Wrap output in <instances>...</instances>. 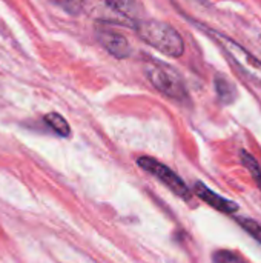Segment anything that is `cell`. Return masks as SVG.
Returning <instances> with one entry per match:
<instances>
[{
    "instance_id": "obj_4",
    "label": "cell",
    "mask_w": 261,
    "mask_h": 263,
    "mask_svg": "<svg viewBox=\"0 0 261 263\" xmlns=\"http://www.w3.org/2000/svg\"><path fill=\"white\" fill-rule=\"evenodd\" d=\"M137 163L140 168H143L145 171H148L151 176H154L155 179H158L160 182H163L174 194H177L178 197L189 200L192 196V191L189 190V186L185 183V180L175 174L169 166L163 165L162 162H158L154 157H148V156H142L137 159Z\"/></svg>"
},
{
    "instance_id": "obj_2",
    "label": "cell",
    "mask_w": 261,
    "mask_h": 263,
    "mask_svg": "<svg viewBox=\"0 0 261 263\" xmlns=\"http://www.w3.org/2000/svg\"><path fill=\"white\" fill-rule=\"evenodd\" d=\"M203 31H206L225 51V54L229 57L231 63L252 83H255L258 88H261V62L251 54L245 46H242L240 43H237L235 40H232L231 37L209 29V28H203Z\"/></svg>"
},
{
    "instance_id": "obj_9",
    "label": "cell",
    "mask_w": 261,
    "mask_h": 263,
    "mask_svg": "<svg viewBox=\"0 0 261 263\" xmlns=\"http://www.w3.org/2000/svg\"><path fill=\"white\" fill-rule=\"evenodd\" d=\"M240 159H242V163L245 165V168L251 173V176L255 180L257 186L261 190V168L260 165H258V162H257V159L254 156H251L245 149L240 151Z\"/></svg>"
},
{
    "instance_id": "obj_8",
    "label": "cell",
    "mask_w": 261,
    "mask_h": 263,
    "mask_svg": "<svg viewBox=\"0 0 261 263\" xmlns=\"http://www.w3.org/2000/svg\"><path fill=\"white\" fill-rule=\"evenodd\" d=\"M45 123L60 137H68L71 134V128L69 123L66 122V119L63 116H60L58 112H49L43 117Z\"/></svg>"
},
{
    "instance_id": "obj_6",
    "label": "cell",
    "mask_w": 261,
    "mask_h": 263,
    "mask_svg": "<svg viewBox=\"0 0 261 263\" xmlns=\"http://www.w3.org/2000/svg\"><path fill=\"white\" fill-rule=\"evenodd\" d=\"M194 193L197 194L198 199H202L205 203H208L209 206H212L214 210L223 213V214H234L238 211V205L229 199H225L223 196L214 193L211 188H208L205 183L197 182L194 185Z\"/></svg>"
},
{
    "instance_id": "obj_5",
    "label": "cell",
    "mask_w": 261,
    "mask_h": 263,
    "mask_svg": "<svg viewBox=\"0 0 261 263\" xmlns=\"http://www.w3.org/2000/svg\"><path fill=\"white\" fill-rule=\"evenodd\" d=\"M95 35H97L98 43L115 59H128L132 54L131 43L123 34H120L111 28L100 26V28H97Z\"/></svg>"
},
{
    "instance_id": "obj_1",
    "label": "cell",
    "mask_w": 261,
    "mask_h": 263,
    "mask_svg": "<svg viewBox=\"0 0 261 263\" xmlns=\"http://www.w3.org/2000/svg\"><path fill=\"white\" fill-rule=\"evenodd\" d=\"M138 37L149 46L158 49L168 57H182L185 52V40L180 32L169 23L160 20H138L134 25Z\"/></svg>"
},
{
    "instance_id": "obj_7",
    "label": "cell",
    "mask_w": 261,
    "mask_h": 263,
    "mask_svg": "<svg viewBox=\"0 0 261 263\" xmlns=\"http://www.w3.org/2000/svg\"><path fill=\"white\" fill-rule=\"evenodd\" d=\"M214 85H215L217 97H218V100L222 103L229 105V103L235 102V99H237V88L225 76L217 74L215 79H214Z\"/></svg>"
},
{
    "instance_id": "obj_3",
    "label": "cell",
    "mask_w": 261,
    "mask_h": 263,
    "mask_svg": "<svg viewBox=\"0 0 261 263\" xmlns=\"http://www.w3.org/2000/svg\"><path fill=\"white\" fill-rule=\"evenodd\" d=\"M146 76L157 91L177 102L188 100V89L180 74L169 65L151 62L146 65Z\"/></svg>"
},
{
    "instance_id": "obj_10",
    "label": "cell",
    "mask_w": 261,
    "mask_h": 263,
    "mask_svg": "<svg viewBox=\"0 0 261 263\" xmlns=\"http://www.w3.org/2000/svg\"><path fill=\"white\" fill-rule=\"evenodd\" d=\"M212 263H248L242 256L229 250H218L212 256Z\"/></svg>"
},
{
    "instance_id": "obj_11",
    "label": "cell",
    "mask_w": 261,
    "mask_h": 263,
    "mask_svg": "<svg viewBox=\"0 0 261 263\" xmlns=\"http://www.w3.org/2000/svg\"><path fill=\"white\" fill-rule=\"evenodd\" d=\"M237 222L245 231H248L257 242L261 243V225L257 220H252L248 217H240V219H237Z\"/></svg>"
},
{
    "instance_id": "obj_12",
    "label": "cell",
    "mask_w": 261,
    "mask_h": 263,
    "mask_svg": "<svg viewBox=\"0 0 261 263\" xmlns=\"http://www.w3.org/2000/svg\"><path fill=\"white\" fill-rule=\"evenodd\" d=\"M55 5L66 9L69 14H78L85 6V3H77V2H55Z\"/></svg>"
}]
</instances>
